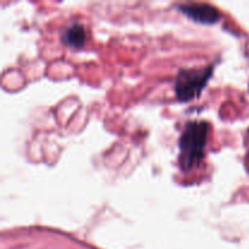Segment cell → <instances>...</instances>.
<instances>
[{
  "label": "cell",
  "mask_w": 249,
  "mask_h": 249,
  "mask_svg": "<svg viewBox=\"0 0 249 249\" xmlns=\"http://www.w3.org/2000/svg\"><path fill=\"white\" fill-rule=\"evenodd\" d=\"M87 33L82 24L73 23L68 26L62 33V41L70 48L79 49L85 44Z\"/></svg>",
  "instance_id": "4"
},
{
  "label": "cell",
  "mask_w": 249,
  "mask_h": 249,
  "mask_svg": "<svg viewBox=\"0 0 249 249\" xmlns=\"http://www.w3.org/2000/svg\"><path fill=\"white\" fill-rule=\"evenodd\" d=\"M179 10L192 21L201 24H214L220 18V12L218 11V9L209 4L190 2V4L180 5Z\"/></svg>",
  "instance_id": "3"
},
{
  "label": "cell",
  "mask_w": 249,
  "mask_h": 249,
  "mask_svg": "<svg viewBox=\"0 0 249 249\" xmlns=\"http://www.w3.org/2000/svg\"><path fill=\"white\" fill-rule=\"evenodd\" d=\"M209 135V124L204 121L189 122L179 141V163L184 170L199 164L204 156Z\"/></svg>",
  "instance_id": "1"
},
{
  "label": "cell",
  "mask_w": 249,
  "mask_h": 249,
  "mask_svg": "<svg viewBox=\"0 0 249 249\" xmlns=\"http://www.w3.org/2000/svg\"><path fill=\"white\" fill-rule=\"evenodd\" d=\"M213 74V67L181 70L175 80V92L179 101L187 102L196 99Z\"/></svg>",
  "instance_id": "2"
}]
</instances>
